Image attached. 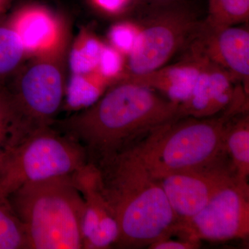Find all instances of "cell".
<instances>
[{
    "instance_id": "obj_1",
    "label": "cell",
    "mask_w": 249,
    "mask_h": 249,
    "mask_svg": "<svg viewBox=\"0 0 249 249\" xmlns=\"http://www.w3.org/2000/svg\"><path fill=\"white\" fill-rule=\"evenodd\" d=\"M178 106L155 90L121 78L92 106L60 126L84 147L89 163L95 165L138 145L177 117Z\"/></svg>"
},
{
    "instance_id": "obj_2",
    "label": "cell",
    "mask_w": 249,
    "mask_h": 249,
    "mask_svg": "<svg viewBox=\"0 0 249 249\" xmlns=\"http://www.w3.org/2000/svg\"><path fill=\"white\" fill-rule=\"evenodd\" d=\"M94 165L98 188L119 226L114 247L142 248L177 235L179 220L133 148Z\"/></svg>"
},
{
    "instance_id": "obj_3",
    "label": "cell",
    "mask_w": 249,
    "mask_h": 249,
    "mask_svg": "<svg viewBox=\"0 0 249 249\" xmlns=\"http://www.w3.org/2000/svg\"><path fill=\"white\" fill-rule=\"evenodd\" d=\"M248 111V101L240 100L211 117L177 116L132 148L153 177L210 166L228 157L224 134L229 123Z\"/></svg>"
},
{
    "instance_id": "obj_4",
    "label": "cell",
    "mask_w": 249,
    "mask_h": 249,
    "mask_svg": "<svg viewBox=\"0 0 249 249\" xmlns=\"http://www.w3.org/2000/svg\"><path fill=\"white\" fill-rule=\"evenodd\" d=\"M7 199L28 249H83L84 200L72 175L25 183Z\"/></svg>"
},
{
    "instance_id": "obj_5",
    "label": "cell",
    "mask_w": 249,
    "mask_h": 249,
    "mask_svg": "<svg viewBox=\"0 0 249 249\" xmlns=\"http://www.w3.org/2000/svg\"><path fill=\"white\" fill-rule=\"evenodd\" d=\"M67 53L27 58L11 77L4 88L11 115L6 143L53 124L65 101Z\"/></svg>"
},
{
    "instance_id": "obj_6",
    "label": "cell",
    "mask_w": 249,
    "mask_h": 249,
    "mask_svg": "<svg viewBox=\"0 0 249 249\" xmlns=\"http://www.w3.org/2000/svg\"><path fill=\"white\" fill-rule=\"evenodd\" d=\"M84 147L52 126L37 129L11 143L0 155V196L25 183L71 175L89 163Z\"/></svg>"
},
{
    "instance_id": "obj_7",
    "label": "cell",
    "mask_w": 249,
    "mask_h": 249,
    "mask_svg": "<svg viewBox=\"0 0 249 249\" xmlns=\"http://www.w3.org/2000/svg\"><path fill=\"white\" fill-rule=\"evenodd\" d=\"M177 235L197 242L248 237L249 184L236 178L223 186L197 214L180 224Z\"/></svg>"
},
{
    "instance_id": "obj_8",
    "label": "cell",
    "mask_w": 249,
    "mask_h": 249,
    "mask_svg": "<svg viewBox=\"0 0 249 249\" xmlns=\"http://www.w3.org/2000/svg\"><path fill=\"white\" fill-rule=\"evenodd\" d=\"M200 24L186 13H166L149 21L139 29L124 76L145 74L166 65L186 48Z\"/></svg>"
},
{
    "instance_id": "obj_9",
    "label": "cell",
    "mask_w": 249,
    "mask_h": 249,
    "mask_svg": "<svg viewBox=\"0 0 249 249\" xmlns=\"http://www.w3.org/2000/svg\"><path fill=\"white\" fill-rule=\"evenodd\" d=\"M179 220V225L197 214L223 186L237 178L229 156L199 169L154 177Z\"/></svg>"
},
{
    "instance_id": "obj_10",
    "label": "cell",
    "mask_w": 249,
    "mask_h": 249,
    "mask_svg": "<svg viewBox=\"0 0 249 249\" xmlns=\"http://www.w3.org/2000/svg\"><path fill=\"white\" fill-rule=\"evenodd\" d=\"M186 49L225 70L249 92L248 29L232 26L213 30L202 22Z\"/></svg>"
},
{
    "instance_id": "obj_11",
    "label": "cell",
    "mask_w": 249,
    "mask_h": 249,
    "mask_svg": "<svg viewBox=\"0 0 249 249\" xmlns=\"http://www.w3.org/2000/svg\"><path fill=\"white\" fill-rule=\"evenodd\" d=\"M72 178L84 200L83 249L114 247L119 239V226L98 188L96 167L89 162L72 174Z\"/></svg>"
},
{
    "instance_id": "obj_12",
    "label": "cell",
    "mask_w": 249,
    "mask_h": 249,
    "mask_svg": "<svg viewBox=\"0 0 249 249\" xmlns=\"http://www.w3.org/2000/svg\"><path fill=\"white\" fill-rule=\"evenodd\" d=\"M8 22L22 42L27 58L68 52L66 24L45 7L24 6Z\"/></svg>"
},
{
    "instance_id": "obj_13",
    "label": "cell",
    "mask_w": 249,
    "mask_h": 249,
    "mask_svg": "<svg viewBox=\"0 0 249 249\" xmlns=\"http://www.w3.org/2000/svg\"><path fill=\"white\" fill-rule=\"evenodd\" d=\"M236 83L227 71L208 61L191 96L178 106V117H211L226 110L237 100L248 96L243 85Z\"/></svg>"
},
{
    "instance_id": "obj_14",
    "label": "cell",
    "mask_w": 249,
    "mask_h": 249,
    "mask_svg": "<svg viewBox=\"0 0 249 249\" xmlns=\"http://www.w3.org/2000/svg\"><path fill=\"white\" fill-rule=\"evenodd\" d=\"M209 60L196 54L171 65L142 75H124L122 78L155 90L174 103L182 104L191 96L199 73Z\"/></svg>"
},
{
    "instance_id": "obj_15",
    "label": "cell",
    "mask_w": 249,
    "mask_h": 249,
    "mask_svg": "<svg viewBox=\"0 0 249 249\" xmlns=\"http://www.w3.org/2000/svg\"><path fill=\"white\" fill-rule=\"evenodd\" d=\"M224 148L237 178L249 184V111L237 114L228 124L224 134Z\"/></svg>"
},
{
    "instance_id": "obj_16",
    "label": "cell",
    "mask_w": 249,
    "mask_h": 249,
    "mask_svg": "<svg viewBox=\"0 0 249 249\" xmlns=\"http://www.w3.org/2000/svg\"><path fill=\"white\" fill-rule=\"evenodd\" d=\"M108 86L97 71L87 74L71 73L66 84L63 107L75 112L86 109L101 97Z\"/></svg>"
},
{
    "instance_id": "obj_17",
    "label": "cell",
    "mask_w": 249,
    "mask_h": 249,
    "mask_svg": "<svg viewBox=\"0 0 249 249\" xmlns=\"http://www.w3.org/2000/svg\"><path fill=\"white\" fill-rule=\"evenodd\" d=\"M103 46L104 44L90 31H80L69 53L71 73L87 74L96 71Z\"/></svg>"
},
{
    "instance_id": "obj_18",
    "label": "cell",
    "mask_w": 249,
    "mask_h": 249,
    "mask_svg": "<svg viewBox=\"0 0 249 249\" xmlns=\"http://www.w3.org/2000/svg\"><path fill=\"white\" fill-rule=\"evenodd\" d=\"M27 59L22 42L9 22H0V81L11 78Z\"/></svg>"
},
{
    "instance_id": "obj_19",
    "label": "cell",
    "mask_w": 249,
    "mask_h": 249,
    "mask_svg": "<svg viewBox=\"0 0 249 249\" xmlns=\"http://www.w3.org/2000/svg\"><path fill=\"white\" fill-rule=\"evenodd\" d=\"M249 16V0H211L209 16L203 23L218 30L246 22Z\"/></svg>"
},
{
    "instance_id": "obj_20",
    "label": "cell",
    "mask_w": 249,
    "mask_h": 249,
    "mask_svg": "<svg viewBox=\"0 0 249 249\" xmlns=\"http://www.w3.org/2000/svg\"><path fill=\"white\" fill-rule=\"evenodd\" d=\"M0 249H28L22 222L13 211L7 198L0 196Z\"/></svg>"
},
{
    "instance_id": "obj_21",
    "label": "cell",
    "mask_w": 249,
    "mask_h": 249,
    "mask_svg": "<svg viewBox=\"0 0 249 249\" xmlns=\"http://www.w3.org/2000/svg\"><path fill=\"white\" fill-rule=\"evenodd\" d=\"M124 63L121 52L111 45H104L96 71L111 86L124 76Z\"/></svg>"
},
{
    "instance_id": "obj_22",
    "label": "cell",
    "mask_w": 249,
    "mask_h": 249,
    "mask_svg": "<svg viewBox=\"0 0 249 249\" xmlns=\"http://www.w3.org/2000/svg\"><path fill=\"white\" fill-rule=\"evenodd\" d=\"M139 29L128 22L118 23L111 27L108 34L111 47L128 55L133 49Z\"/></svg>"
},
{
    "instance_id": "obj_23",
    "label": "cell",
    "mask_w": 249,
    "mask_h": 249,
    "mask_svg": "<svg viewBox=\"0 0 249 249\" xmlns=\"http://www.w3.org/2000/svg\"><path fill=\"white\" fill-rule=\"evenodd\" d=\"M200 242L189 240L180 237L178 240H174L171 237L154 242L148 249H194L199 248Z\"/></svg>"
},
{
    "instance_id": "obj_24",
    "label": "cell",
    "mask_w": 249,
    "mask_h": 249,
    "mask_svg": "<svg viewBox=\"0 0 249 249\" xmlns=\"http://www.w3.org/2000/svg\"><path fill=\"white\" fill-rule=\"evenodd\" d=\"M10 109L4 88L0 86V139L6 141L9 132Z\"/></svg>"
},
{
    "instance_id": "obj_25",
    "label": "cell",
    "mask_w": 249,
    "mask_h": 249,
    "mask_svg": "<svg viewBox=\"0 0 249 249\" xmlns=\"http://www.w3.org/2000/svg\"><path fill=\"white\" fill-rule=\"evenodd\" d=\"M96 7L107 14H115L125 7L129 0H91Z\"/></svg>"
},
{
    "instance_id": "obj_26",
    "label": "cell",
    "mask_w": 249,
    "mask_h": 249,
    "mask_svg": "<svg viewBox=\"0 0 249 249\" xmlns=\"http://www.w3.org/2000/svg\"><path fill=\"white\" fill-rule=\"evenodd\" d=\"M5 142H6V140L0 139V155H1V152H2L3 147H4Z\"/></svg>"
},
{
    "instance_id": "obj_27",
    "label": "cell",
    "mask_w": 249,
    "mask_h": 249,
    "mask_svg": "<svg viewBox=\"0 0 249 249\" xmlns=\"http://www.w3.org/2000/svg\"><path fill=\"white\" fill-rule=\"evenodd\" d=\"M8 1H9V0H0V10L7 3Z\"/></svg>"
}]
</instances>
